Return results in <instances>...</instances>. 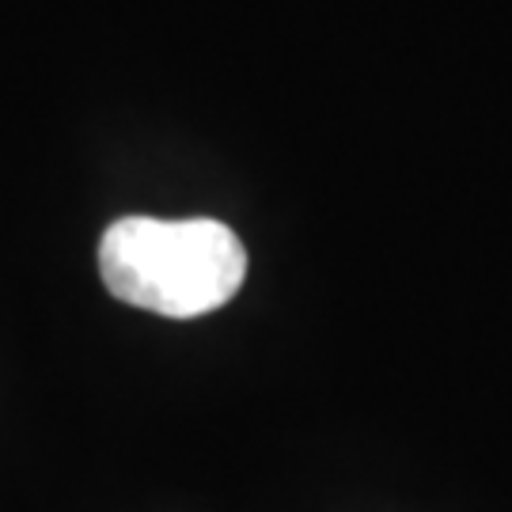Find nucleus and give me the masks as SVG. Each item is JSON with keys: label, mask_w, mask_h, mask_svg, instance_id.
Masks as SVG:
<instances>
[{"label": "nucleus", "mask_w": 512, "mask_h": 512, "mask_svg": "<svg viewBox=\"0 0 512 512\" xmlns=\"http://www.w3.org/2000/svg\"><path fill=\"white\" fill-rule=\"evenodd\" d=\"M99 274L110 296L167 319H198L239 293L243 239L209 217H122L99 239Z\"/></svg>", "instance_id": "1"}]
</instances>
